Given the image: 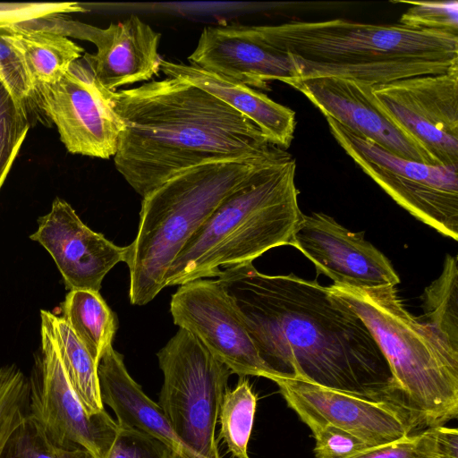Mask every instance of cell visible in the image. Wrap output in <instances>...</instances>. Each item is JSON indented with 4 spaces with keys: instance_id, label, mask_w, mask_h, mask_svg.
<instances>
[{
    "instance_id": "cell-1",
    "label": "cell",
    "mask_w": 458,
    "mask_h": 458,
    "mask_svg": "<svg viewBox=\"0 0 458 458\" xmlns=\"http://www.w3.org/2000/svg\"><path fill=\"white\" fill-rule=\"evenodd\" d=\"M217 277L276 378H300L400 407L374 336L327 287L293 274H262L252 262L225 267Z\"/></svg>"
},
{
    "instance_id": "cell-2",
    "label": "cell",
    "mask_w": 458,
    "mask_h": 458,
    "mask_svg": "<svg viewBox=\"0 0 458 458\" xmlns=\"http://www.w3.org/2000/svg\"><path fill=\"white\" fill-rule=\"evenodd\" d=\"M111 100L123 123L114 166L142 198L194 166L285 151L250 119L178 78L111 91Z\"/></svg>"
},
{
    "instance_id": "cell-3",
    "label": "cell",
    "mask_w": 458,
    "mask_h": 458,
    "mask_svg": "<svg viewBox=\"0 0 458 458\" xmlns=\"http://www.w3.org/2000/svg\"><path fill=\"white\" fill-rule=\"evenodd\" d=\"M254 27L270 48L291 58L298 79L377 85L458 66V35L450 32L341 18Z\"/></svg>"
},
{
    "instance_id": "cell-4",
    "label": "cell",
    "mask_w": 458,
    "mask_h": 458,
    "mask_svg": "<svg viewBox=\"0 0 458 458\" xmlns=\"http://www.w3.org/2000/svg\"><path fill=\"white\" fill-rule=\"evenodd\" d=\"M295 172L296 160L290 153L253 171L175 258L165 286L217 276L222 268L250 263L270 249L291 245L303 215Z\"/></svg>"
},
{
    "instance_id": "cell-5",
    "label": "cell",
    "mask_w": 458,
    "mask_h": 458,
    "mask_svg": "<svg viewBox=\"0 0 458 458\" xmlns=\"http://www.w3.org/2000/svg\"><path fill=\"white\" fill-rule=\"evenodd\" d=\"M329 293L365 323L386 358L398 405L416 431L444 426L458 415V351L404 307L395 286Z\"/></svg>"
},
{
    "instance_id": "cell-6",
    "label": "cell",
    "mask_w": 458,
    "mask_h": 458,
    "mask_svg": "<svg viewBox=\"0 0 458 458\" xmlns=\"http://www.w3.org/2000/svg\"><path fill=\"white\" fill-rule=\"evenodd\" d=\"M287 153L194 166L144 196L137 235L127 246L124 261L130 272L131 303L151 301L165 287L175 258L220 203L258 167Z\"/></svg>"
},
{
    "instance_id": "cell-7",
    "label": "cell",
    "mask_w": 458,
    "mask_h": 458,
    "mask_svg": "<svg viewBox=\"0 0 458 458\" xmlns=\"http://www.w3.org/2000/svg\"><path fill=\"white\" fill-rule=\"evenodd\" d=\"M157 355L164 375L157 404L182 446L170 458H220L215 432L232 372L182 328Z\"/></svg>"
},
{
    "instance_id": "cell-8",
    "label": "cell",
    "mask_w": 458,
    "mask_h": 458,
    "mask_svg": "<svg viewBox=\"0 0 458 458\" xmlns=\"http://www.w3.org/2000/svg\"><path fill=\"white\" fill-rule=\"evenodd\" d=\"M330 133L355 164L399 206L458 240V167L399 157L326 117Z\"/></svg>"
},
{
    "instance_id": "cell-9",
    "label": "cell",
    "mask_w": 458,
    "mask_h": 458,
    "mask_svg": "<svg viewBox=\"0 0 458 458\" xmlns=\"http://www.w3.org/2000/svg\"><path fill=\"white\" fill-rule=\"evenodd\" d=\"M40 318V346L28 379V415L57 444L106 458L119 426L106 410L87 412L68 380L49 326Z\"/></svg>"
},
{
    "instance_id": "cell-10",
    "label": "cell",
    "mask_w": 458,
    "mask_h": 458,
    "mask_svg": "<svg viewBox=\"0 0 458 458\" xmlns=\"http://www.w3.org/2000/svg\"><path fill=\"white\" fill-rule=\"evenodd\" d=\"M377 107L441 166L458 167V66L371 87Z\"/></svg>"
},
{
    "instance_id": "cell-11",
    "label": "cell",
    "mask_w": 458,
    "mask_h": 458,
    "mask_svg": "<svg viewBox=\"0 0 458 458\" xmlns=\"http://www.w3.org/2000/svg\"><path fill=\"white\" fill-rule=\"evenodd\" d=\"M32 102L56 125L69 152L103 159L115 155L123 123L111 90L97 81L82 58L58 81L36 88Z\"/></svg>"
},
{
    "instance_id": "cell-12",
    "label": "cell",
    "mask_w": 458,
    "mask_h": 458,
    "mask_svg": "<svg viewBox=\"0 0 458 458\" xmlns=\"http://www.w3.org/2000/svg\"><path fill=\"white\" fill-rule=\"evenodd\" d=\"M170 311L174 323L232 373L276 378L259 357L234 301L217 280L201 278L180 285L172 295Z\"/></svg>"
},
{
    "instance_id": "cell-13",
    "label": "cell",
    "mask_w": 458,
    "mask_h": 458,
    "mask_svg": "<svg viewBox=\"0 0 458 458\" xmlns=\"http://www.w3.org/2000/svg\"><path fill=\"white\" fill-rule=\"evenodd\" d=\"M273 382L288 406L310 429L331 424L372 446L418 432L408 413L391 403L368 399L300 378L277 377Z\"/></svg>"
},
{
    "instance_id": "cell-14",
    "label": "cell",
    "mask_w": 458,
    "mask_h": 458,
    "mask_svg": "<svg viewBox=\"0 0 458 458\" xmlns=\"http://www.w3.org/2000/svg\"><path fill=\"white\" fill-rule=\"evenodd\" d=\"M39 23L65 37L88 40L97 47L84 54L83 61L97 81L106 89L150 80L160 71V33L137 15L100 29L64 15L39 20Z\"/></svg>"
},
{
    "instance_id": "cell-15",
    "label": "cell",
    "mask_w": 458,
    "mask_h": 458,
    "mask_svg": "<svg viewBox=\"0 0 458 458\" xmlns=\"http://www.w3.org/2000/svg\"><path fill=\"white\" fill-rule=\"evenodd\" d=\"M291 245L337 285L352 288L395 286L400 278L389 259L364 239L324 213L302 215Z\"/></svg>"
},
{
    "instance_id": "cell-16",
    "label": "cell",
    "mask_w": 458,
    "mask_h": 458,
    "mask_svg": "<svg viewBox=\"0 0 458 458\" xmlns=\"http://www.w3.org/2000/svg\"><path fill=\"white\" fill-rule=\"evenodd\" d=\"M289 86L303 94L325 117L405 159L438 165L375 104L372 84L336 77L296 79Z\"/></svg>"
},
{
    "instance_id": "cell-17",
    "label": "cell",
    "mask_w": 458,
    "mask_h": 458,
    "mask_svg": "<svg viewBox=\"0 0 458 458\" xmlns=\"http://www.w3.org/2000/svg\"><path fill=\"white\" fill-rule=\"evenodd\" d=\"M30 238L51 255L67 290L99 292L106 275L124 262L127 246L120 247L88 227L65 200L56 198L51 210L38 220Z\"/></svg>"
},
{
    "instance_id": "cell-18",
    "label": "cell",
    "mask_w": 458,
    "mask_h": 458,
    "mask_svg": "<svg viewBox=\"0 0 458 458\" xmlns=\"http://www.w3.org/2000/svg\"><path fill=\"white\" fill-rule=\"evenodd\" d=\"M188 60L192 65L255 89H268L273 81L289 84L299 78L291 58L270 48L254 25L204 28Z\"/></svg>"
},
{
    "instance_id": "cell-19",
    "label": "cell",
    "mask_w": 458,
    "mask_h": 458,
    "mask_svg": "<svg viewBox=\"0 0 458 458\" xmlns=\"http://www.w3.org/2000/svg\"><path fill=\"white\" fill-rule=\"evenodd\" d=\"M166 77L188 81L215 96L255 123L269 142L287 149L293 140L295 112L241 82L192 64L162 60Z\"/></svg>"
},
{
    "instance_id": "cell-20",
    "label": "cell",
    "mask_w": 458,
    "mask_h": 458,
    "mask_svg": "<svg viewBox=\"0 0 458 458\" xmlns=\"http://www.w3.org/2000/svg\"><path fill=\"white\" fill-rule=\"evenodd\" d=\"M100 396L103 404L115 413L117 424L135 429L165 445L171 454L182 451L161 408L130 376L123 357L110 345L98 365Z\"/></svg>"
},
{
    "instance_id": "cell-21",
    "label": "cell",
    "mask_w": 458,
    "mask_h": 458,
    "mask_svg": "<svg viewBox=\"0 0 458 458\" xmlns=\"http://www.w3.org/2000/svg\"><path fill=\"white\" fill-rule=\"evenodd\" d=\"M8 38L21 55L33 90L58 81L84 49L38 20L5 24Z\"/></svg>"
},
{
    "instance_id": "cell-22",
    "label": "cell",
    "mask_w": 458,
    "mask_h": 458,
    "mask_svg": "<svg viewBox=\"0 0 458 458\" xmlns=\"http://www.w3.org/2000/svg\"><path fill=\"white\" fill-rule=\"evenodd\" d=\"M40 318L48 324L68 380L87 412L105 410L101 401L98 363L62 317L42 310Z\"/></svg>"
},
{
    "instance_id": "cell-23",
    "label": "cell",
    "mask_w": 458,
    "mask_h": 458,
    "mask_svg": "<svg viewBox=\"0 0 458 458\" xmlns=\"http://www.w3.org/2000/svg\"><path fill=\"white\" fill-rule=\"evenodd\" d=\"M62 318L98 364L112 345L117 329L114 314L99 294L91 290L70 291L62 303Z\"/></svg>"
},
{
    "instance_id": "cell-24",
    "label": "cell",
    "mask_w": 458,
    "mask_h": 458,
    "mask_svg": "<svg viewBox=\"0 0 458 458\" xmlns=\"http://www.w3.org/2000/svg\"><path fill=\"white\" fill-rule=\"evenodd\" d=\"M422 299L424 322L458 351V267L455 256L446 255L441 275L425 289Z\"/></svg>"
},
{
    "instance_id": "cell-25",
    "label": "cell",
    "mask_w": 458,
    "mask_h": 458,
    "mask_svg": "<svg viewBox=\"0 0 458 458\" xmlns=\"http://www.w3.org/2000/svg\"><path fill=\"white\" fill-rule=\"evenodd\" d=\"M257 407V395L249 380L240 377L233 390L227 389L220 405L219 438L233 458H250L248 444Z\"/></svg>"
},
{
    "instance_id": "cell-26",
    "label": "cell",
    "mask_w": 458,
    "mask_h": 458,
    "mask_svg": "<svg viewBox=\"0 0 458 458\" xmlns=\"http://www.w3.org/2000/svg\"><path fill=\"white\" fill-rule=\"evenodd\" d=\"M347 458H458L456 428H428Z\"/></svg>"
},
{
    "instance_id": "cell-27",
    "label": "cell",
    "mask_w": 458,
    "mask_h": 458,
    "mask_svg": "<svg viewBox=\"0 0 458 458\" xmlns=\"http://www.w3.org/2000/svg\"><path fill=\"white\" fill-rule=\"evenodd\" d=\"M0 458H95L82 447L52 440L28 413L9 436Z\"/></svg>"
},
{
    "instance_id": "cell-28",
    "label": "cell",
    "mask_w": 458,
    "mask_h": 458,
    "mask_svg": "<svg viewBox=\"0 0 458 458\" xmlns=\"http://www.w3.org/2000/svg\"><path fill=\"white\" fill-rule=\"evenodd\" d=\"M28 108L0 81V189L28 133Z\"/></svg>"
},
{
    "instance_id": "cell-29",
    "label": "cell",
    "mask_w": 458,
    "mask_h": 458,
    "mask_svg": "<svg viewBox=\"0 0 458 458\" xmlns=\"http://www.w3.org/2000/svg\"><path fill=\"white\" fill-rule=\"evenodd\" d=\"M29 382L14 364L0 369V455L11 433L28 413Z\"/></svg>"
},
{
    "instance_id": "cell-30",
    "label": "cell",
    "mask_w": 458,
    "mask_h": 458,
    "mask_svg": "<svg viewBox=\"0 0 458 458\" xmlns=\"http://www.w3.org/2000/svg\"><path fill=\"white\" fill-rule=\"evenodd\" d=\"M411 4L398 22L411 28L439 30L458 35V2H408Z\"/></svg>"
},
{
    "instance_id": "cell-31",
    "label": "cell",
    "mask_w": 458,
    "mask_h": 458,
    "mask_svg": "<svg viewBox=\"0 0 458 458\" xmlns=\"http://www.w3.org/2000/svg\"><path fill=\"white\" fill-rule=\"evenodd\" d=\"M0 22V81L13 97L28 108L33 88L22 58L7 37L5 24Z\"/></svg>"
},
{
    "instance_id": "cell-32",
    "label": "cell",
    "mask_w": 458,
    "mask_h": 458,
    "mask_svg": "<svg viewBox=\"0 0 458 458\" xmlns=\"http://www.w3.org/2000/svg\"><path fill=\"white\" fill-rule=\"evenodd\" d=\"M310 430L315 438V458H347L372 446L331 424L318 426Z\"/></svg>"
},
{
    "instance_id": "cell-33",
    "label": "cell",
    "mask_w": 458,
    "mask_h": 458,
    "mask_svg": "<svg viewBox=\"0 0 458 458\" xmlns=\"http://www.w3.org/2000/svg\"><path fill=\"white\" fill-rule=\"evenodd\" d=\"M170 453L169 448L157 439L119 426L106 458H170Z\"/></svg>"
},
{
    "instance_id": "cell-34",
    "label": "cell",
    "mask_w": 458,
    "mask_h": 458,
    "mask_svg": "<svg viewBox=\"0 0 458 458\" xmlns=\"http://www.w3.org/2000/svg\"><path fill=\"white\" fill-rule=\"evenodd\" d=\"M86 11L77 3L0 4V22L33 21Z\"/></svg>"
}]
</instances>
